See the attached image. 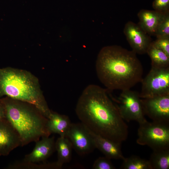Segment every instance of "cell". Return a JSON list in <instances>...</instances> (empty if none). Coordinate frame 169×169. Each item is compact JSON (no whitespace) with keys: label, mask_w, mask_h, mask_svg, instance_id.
<instances>
[{"label":"cell","mask_w":169,"mask_h":169,"mask_svg":"<svg viewBox=\"0 0 169 169\" xmlns=\"http://www.w3.org/2000/svg\"><path fill=\"white\" fill-rule=\"evenodd\" d=\"M75 112L81 123L95 134L121 144L127 139L128 126L107 89L88 85L78 100Z\"/></svg>","instance_id":"cell-1"},{"label":"cell","mask_w":169,"mask_h":169,"mask_svg":"<svg viewBox=\"0 0 169 169\" xmlns=\"http://www.w3.org/2000/svg\"><path fill=\"white\" fill-rule=\"evenodd\" d=\"M95 69L99 80L109 90L131 89L143 79V67L136 54L120 46L102 48Z\"/></svg>","instance_id":"cell-2"},{"label":"cell","mask_w":169,"mask_h":169,"mask_svg":"<svg viewBox=\"0 0 169 169\" xmlns=\"http://www.w3.org/2000/svg\"><path fill=\"white\" fill-rule=\"evenodd\" d=\"M5 96L34 105L48 119L51 113L38 79L27 71L0 68V98Z\"/></svg>","instance_id":"cell-3"},{"label":"cell","mask_w":169,"mask_h":169,"mask_svg":"<svg viewBox=\"0 0 169 169\" xmlns=\"http://www.w3.org/2000/svg\"><path fill=\"white\" fill-rule=\"evenodd\" d=\"M1 99L5 106L7 119L19 135L21 146L51 135L46 126L48 119L35 106L7 97Z\"/></svg>","instance_id":"cell-4"},{"label":"cell","mask_w":169,"mask_h":169,"mask_svg":"<svg viewBox=\"0 0 169 169\" xmlns=\"http://www.w3.org/2000/svg\"><path fill=\"white\" fill-rule=\"evenodd\" d=\"M169 124L147 120L139 124L137 143L153 150L169 148Z\"/></svg>","instance_id":"cell-5"},{"label":"cell","mask_w":169,"mask_h":169,"mask_svg":"<svg viewBox=\"0 0 169 169\" xmlns=\"http://www.w3.org/2000/svg\"><path fill=\"white\" fill-rule=\"evenodd\" d=\"M121 91L117 97L110 96L122 119L127 122L136 121L139 124L146 121L139 93L131 89Z\"/></svg>","instance_id":"cell-6"},{"label":"cell","mask_w":169,"mask_h":169,"mask_svg":"<svg viewBox=\"0 0 169 169\" xmlns=\"http://www.w3.org/2000/svg\"><path fill=\"white\" fill-rule=\"evenodd\" d=\"M141 98L169 94V67L151 66L141 81Z\"/></svg>","instance_id":"cell-7"},{"label":"cell","mask_w":169,"mask_h":169,"mask_svg":"<svg viewBox=\"0 0 169 169\" xmlns=\"http://www.w3.org/2000/svg\"><path fill=\"white\" fill-rule=\"evenodd\" d=\"M145 115L153 121L169 124V94L141 98Z\"/></svg>","instance_id":"cell-8"},{"label":"cell","mask_w":169,"mask_h":169,"mask_svg":"<svg viewBox=\"0 0 169 169\" xmlns=\"http://www.w3.org/2000/svg\"><path fill=\"white\" fill-rule=\"evenodd\" d=\"M55 138L44 136L35 142L32 151L26 155L21 161L16 162L10 166L11 169H17L19 166L28 164H35L44 161L48 158L55 150Z\"/></svg>","instance_id":"cell-9"},{"label":"cell","mask_w":169,"mask_h":169,"mask_svg":"<svg viewBox=\"0 0 169 169\" xmlns=\"http://www.w3.org/2000/svg\"><path fill=\"white\" fill-rule=\"evenodd\" d=\"M66 137L73 148L80 155L88 154L96 148L87 128L81 123H71Z\"/></svg>","instance_id":"cell-10"},{"label":"cell","mask_w":169,"mask_h":169,"mask_svg":"<svg viewBox=\"0 0 169 169\" xmlns=\"http://www.w3.org/2000/svg\"><path fill=\"white\" fill-rule=\"evenodd\" d=\"M124 33L132 50L136 54L146 53L152 42L151 38L139 25L131 21L125 24Z\"/></svg>","instance_id":"cell-11"},{"label":"cell","mask_w":169,"mask_h":169,"mask_svg":"<svg viewBox=\"0 0 169 169\" xmlns=\"http://www.w3.org/2000/svg\"><path fill=\"white\" fill-rule=\"evenodd\" d=\"M21 145L19 135L10 123L7 118L0 121V156H8Z\"/></svg>","instance_id":"cell-12"},{"label":"cell","mask_w":169,"mask_h":169,"mask_svg":"<svg viewBox=\"0 0 169 169\" xmlns=\"http://www.w3.org/2000/svg\"><path fill=\"white\" fill-rule=\"evenodd\" d=\"M87 128L94 141L95 148L105 156L110 159L123 160L124 156L121 150V144L96 134Z\"/></svg>","instance_id":"cell-13"},{"label":"cell","mask_w":169,"mask_h":169,"mask_svg":"<svg viewBox=\"0 0 169 169\" xmlns=\"http://www.w3.org/2000/svg\"><path fill=\"white\" fill-rule=\"evenodd\" d=\"M155 10L142 9L138 13L139 25L148 34L155 35L163 14Z\"/></svg>","instance_id":"cell-14"},{"label":"cell","mask_w":169,"mask_h":169,"mask_svg":"<svg viewBox=\"0 0 169 169\" xmlns=\"http://www.w3.org/2000/svg\"><path fill=\"white\" fill-rule=\"evenodd\" d=\"M69 117L51 110L48 119L47 128L49 132L57 134L60 136L66 137L71 124Z\"/></svg>","instance_id":"cell-15"},{"label":"cell","mask_w":169,"mask_h":169,"mask_svg":"<svg viewBox=\"0 0 169 169\" xmlns=\"http://www.w3.org/2000/svg\"><path fill=\"white\" fill-rule=\"evenodd\" d=\"M55 148L58 154V160L55 162L58 168L60 169L64 164L70 161L72 146L67 137L60 136L55 142Z\"/></svg>","instance_id":"cell-16"},{"label":"cell","mask_w":169,"mask_h":169,"mask_svg":"<svg viewBox=\"0 0 169 169\" xmlns=\"http://www.w3.org/2000/svg\"><path fill=\"white\" fill-rule=\"evenodd\" d=\"M148 160L152 169H169V148L153 150Z\"/></svg>","instance_id":"cell-17"},{"label":"cell","mask_w":169,"mask_h":169,"mask_svg":"<svg viewBox=\"0 0 169 169\" xmlns=\"http://www.w3.org/2000/svg\"><path fill=\"white\" fill-rule=\"evenodd\" d=\"M146 53L151 60V66L165 67H169V56L156 47L152 41L149 46Z\"/></svg>","instance_id":"cell-18"},{"label":"cell","mask_w":169,"mask_h":169,"mask_svg":"<svg viewBox=\"0 0 169 169\" xmlns=\"http://www.w3.org/2000/svg\"><path fill=\"white\" fill-rule=\"evenodd\" d=\"M120 166L123 169H152L149 160L136 156H132L122 160Z\"/></svg>","instance_id":"cell-19"},{"label":"cell","mask_w":169,"mask_h":169,"mask_svg":"<svg viewBox=\"0 0 169 169\" xmlns=\"http://www.w3.org/2000/svg\"><path fill=\"white\" fill-rule=\"evenodd\" d=\"M155 36L157 38H169V12L163 14L158 25Z\"/></svg>","instance_id":"cell-20"},{"label":"cell","mask_w":169,"mask_h":169,"mask_svg":"<svg viewBox=\"0 0 169 169\" xmlns=\"http://www.w3.org/2000/svg\"><path fill=\"white\" fill-rule=\"evenodd\" d=\"M111 159L106 157H100L95 161L93 169H115V167L111 162Z\"/></svg>","instance_id":"cell-21"},{"label":"cell","mask_w":169,"mask_h":169,"mask_svg":"<svg viewBox=\"0 0 169 169\" xmlns=\"http://www.w3.org/2000/svg\"><path fill=\"white\" fill-rule=\"evenodd\" d=\"M152 7L155 10L162 13L169 12V0H154Z\"/></svg>","instance_id":"cell-22"},{"label":"cell","mask_w":169,"mask_h":169,"mask_svg":"<svg viewBox=\"0 0 169 169\" xmlns=\"http://www.w3.org/2000/svg\"><path fill=\"white\" fill-rule=\"evenodd\" d=\"M152 42L156 47L169 56V38H157Z\"/></svg>","instance_id":"cell-23"},{"label":"cell","mask_w":169,"mask_h":169,"mask_svg":"<svg viewBox=\"0 0 169 169\" xmlns=\"http://www.w3.org/2000/svg\"><path fill=\"white\" fill-rule=\"evenodd\" d=\"M6 118L5 106L3 103L0 98V121Z\"/></svg>","instance_id":"cell-24"}]
</instances>
